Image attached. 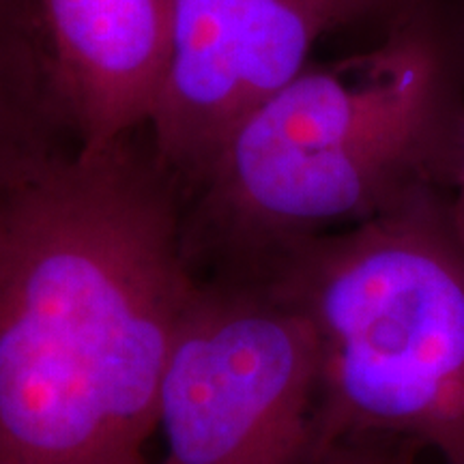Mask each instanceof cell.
Masks as SVG:
<instances>
[{
	"mask_svg": "<svg viewBox=\"0 0 464 464\" xmlns=\"http://www.w3.org/2000/svg\"><path fill=\"white\" fill-rule=\"evenodd\" d=\"M365 0H172V61L150 121L153 158L198 189L232 131L310 65Z\"/></svg>",
	"mask_w": 464,
	"mask_h": 464,
	"instance_id": "cell-5",
	"label": "cell"
},
{
	"mask_svg": "<svg viewBox=\"0 0 464 464\" xmlns=\"http://www.w3.org/2000/svg\"><path fill=\"white\" fill-rule=\"evenodd\" d=\"M458 106L445 54L409 24L372 50L305 69L252 110L183 222L191 265L249 274L280 249L440 185Z\"/></svg>",
	"mask_w": 464,
	"mask_h": 464,
	"instance_id": "cell-2",
	"label": "cell"
},
{
	"mask_svg": "<svg viewBox=\"0 0 464 464\" xmlns=\"http://www.w3.org/2000/svg\"><path fill=\"white\" fill-rule=\"evenodd\" d=\"M183 222L130 138L0 198V464H144L200 286Z\"/></svg>",
	"mask_w": 464,
	"mask_h": 464,
	"instance_id": "cell-1",
	"label": "cell"
},
{
	"mask_svg": "<svg viewBox=\"0 0 464 464\" xmlns=\"http://www.w3.org/2000/svg\"><path fill=\"white\" fill-rule=\"evenodd\" d=\"M440 189L448 200L451 222H454L458 235L464 239V100L458 106L454 136H451L450 158Z\"/></svg>",
	"mask_w": 464,
	"mask_h": 464,
	"instance_id": "cell-9",
	"label": "cell"
},
{
	"mask_svg": "<svg viewBox=\"0 0 464 464\" xmlns=\"http://www.w3.org/2000/svg\"><path fill=\"white\" fill-rule=\"evenodd\" d=\"M80 131L100 153L150 125L172 61V0H39Z\"/></svg>",
	"mask_w": 464,
	"mask_h": 464,
	"instance_id": "cell-6",
	"label": "cell"
},
{
	"mask_svg": "<svg viewBox=\"0 0 464 464\" xmlns=\"http://www.w3.org/2000/svg\"><path fill=\"white\" fill-rule=\"evenodd\" d=\"M321 351L297 307L247 276L200 280L160 382L161 464H307Z\"/></svg>",
	"mask_w": 464,
	"mask_h": 464,
	"instance_id": "cell-4",
	"label": "cell"
},
{
	"mask_svg": "<svg viewBox=\"0 0 464 464\" xmlns=\"http://www.w3.org/2000/svg\"><path fill=\"white\" fill-rule=\"evenodd\" d=\"M413 439L393 434H351L318 445L307 464H420L423 454Z\"/></svg>",
	"mask_w": 464,
	"mask_h": 464,
	"instance_id": "cell-8",
	"label": "cell"
},
{
	"mask_svg": "<svg viewBox=\"0 0 464 464\" xmlns=\"http://www.w3.org/2000/svg\"><path fill=\"white\" fill-rule=\"evenodd\" d=\"M243 276L314 327L316 448L393 434L464 464V239L440 185L293 243Z\"/></svg>",
	"mask_w": 464,
	"mask_h": 464,
	"instance_id": "cell-3",
	"label": "cell"
},
{
	"mask_svg": "<svg viewBox=\"0 0 464 464\" xmlns=\"http://www.w3.org/2000/svg\"><path fill=\"white\" fill-rule=\"evenodd\" d=\"M80 153L39 0H0V198Z\"/></svg>",
	"mask_w": 464,
	"mask_h": 464,
	"instance_id": "cell-7",
	"label": "cell"
}]
</instances>
